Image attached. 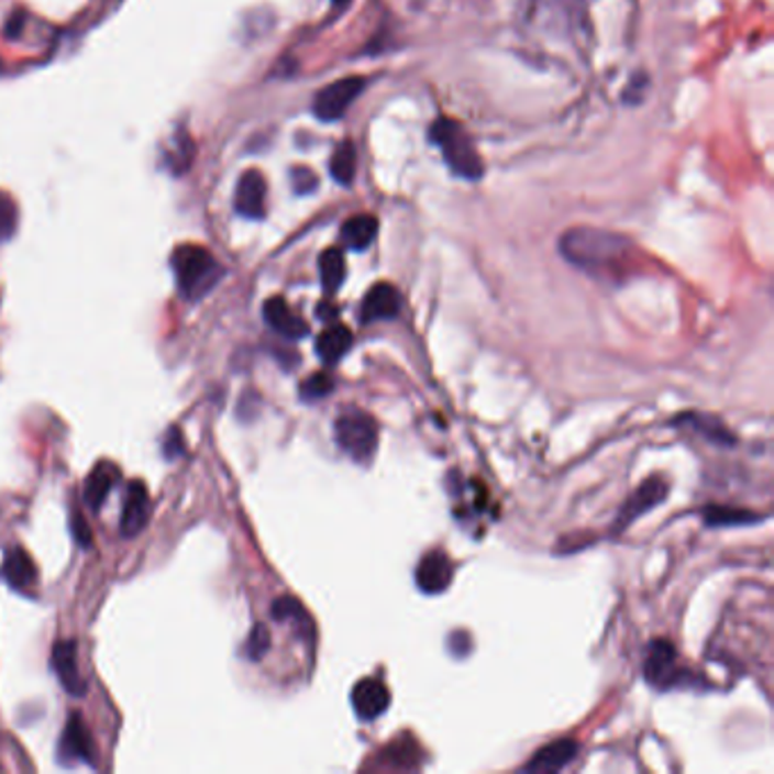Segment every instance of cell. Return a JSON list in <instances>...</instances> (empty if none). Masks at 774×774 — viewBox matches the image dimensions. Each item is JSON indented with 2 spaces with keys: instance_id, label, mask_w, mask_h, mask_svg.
Instances as JSON below:
<instances>
[{
  "instance_id": "obj_1",
  "label": "cell",
  "mask_w": 774,
  "mask_h": 774,
  "mask_svg": "<svg viewBox=\"0 0 774 774\" xmlns=\"http://www.w3.org/2000/svg\"><path fill=\"white\" fill-rule=\"evenodd\" d=\"M559 251L571 264L584 270H600L618 262L629 251V241L607 230L573 228L561 236Z\"/></svg>"
},
{
  "instance_id": "obj_2",
  "label": "cell",
  "mask_w": 774,
  "mask_h": 774,
  "mask_svg": "<svg viewBox=\"0 0 774 774\" xmlns=\"http://www.w3.org/2000/svg\"><path fill=\"white\" fill-rule=\"evenodd\" d=\"M170 266L175 273V281H178V289L187 300L204 298L217 287V281L223 275L221 264L211 257L209 251L200 248V245H180V248L173 253Z\"/></svg>"
},
{
  "instance_id": "obj_3",
  "label": "cell",
  "mask_w": 774,
  "mask_h": 774,
  "mask_svg": "<svg viewBox=\"0 0 774 774\" xmlns=\"http://www.w3.org/2000/svg\"><path fill=\"white\" fill-rule=\"evenodd\" d=\"M430 139L441 148L447 166L454 175L466 180H479L484 175V162L473 144L468 132L452 119H439L430 128Z\"/></svg>"
},
{
  "instance_id": "obj_4",
  "label": "cell",
  "mask_w": 774,
  "mask_h": 774,
  "mask_svg": "<svg viewBox=\"0 0 774 774\" xmlns=\"http://www.w3.org/2000/svg\"><path fill=\"white\" fill-rule=\"evenodd\" d=\"M377 422L362 409H347L334 420V441L352 462L371 464L377 450Z\"/></svg>"
},
{
  "instance_id": "obj_5",
  "label": "cell",
  "mask_w": 774,
  "mask_h": 774,
  "mask_svg": "<svg viewBox=\"0 0 774 774\" xmlns=\"http://www.w3.org/2000/svg\"><path fill=\"white\" fill-rule=\"evenodd\" d=\"M364 87H366V80L357 76L332 82L330 87L316 93L313 114L321 121H339L347 112L350 104L360 98Z\"/></svg>"
},
{
  "instance_id": "obj_6",
  "label": "cell",
  "mask_w": 774,
  "mask_h": 774,
  "mask_svg": "<svg viewBox=\"0 0 774 774\" xmlns=\"http://www.w3.org/2000/svg\"><path fill=\"white\" fill-rule=\"evenodd\" d=\"M665 496H667V484L663 479H659V477L645 479L637 490L631 493L629 500L620 509L618 520H616V532L624 530L627 524H631L633 520L641 518L643 513H648L654 507H659L665 500Z\"/></svg>"
},
{
  "instance_id": "obj_7",
  "label": "cell",
  "mask_w": 774,
  "mask_h": 774,
  "mask_svg": "<svg viewBox=\"0 0 774 774\" xmlns=\"http://www.w3.org/2000/svg\"><path fill=\"white\" fill-rule=\"evenodd\" d=\"M151 516V496L144 482L134 479L128 490H125V502L121 511V537L134 539L136 534L144 532V527L148 524Z\"/></svg>"
},
{
  "instance_id": "obj_8",
  "label": "cell",
  "mask_w": 774,
  "mask_h": 774,
  "mask_svg": "<svg viewBox=\"0 0 774 774\" xmlns=\"http://www.w3.org/2000/svg\"><path fill=\"white\" fill-rule=\"evenodd\" d=\"M679 667H677V652L673 643L654 641L645 654V679L654 688H671L677 682Z\"/></svg>"
},
{
  "instance_id": "obj_9",
  "label": "cell",
  "mask_w": 774,
  "mask_h": 774,
  "mask_svg": "<svg viewBox=\"0 0 774 774\" xmlns=\"http://www.w3.org/2000/svg\"><path fill=\"white\" fill-rule=\"evenodd\" d=\"M454 577V566L445 552L432 550L428 554H422L418 568H416V584L422 593L428 595H439L443 593Z\"/></svg>"
},
{
  "instance_id": "obj_10",
  "label": "cell",
  "mask_w": 774,
  "mask_h": 774,
  "mask_svg": "<svg viewBox=\"0 0 774 774\" xmlns=\"http://www.w3.org/2000/svg\"><path fill=\"white\" fill-rule=\"evenodd\" d=\"M352 709H355L360 720H377L382 714H386L391 704V695L389 688H386L379 679L375 677H366L362 679L355 688H352Z\"/></svg>"
},
{
  "instance_id": "obj_11",
  "label": "cell",
  "mask_w": 774,
  "mask_h": 774,
  "mask_svg": "<svg viewBox=\"0 0 774 774\" xmlns=\"http://www.w3.org/2000/svg\"><path fill=\"white\" fill-rule=\"evenodd\" d=\"M234 207L245 219H264L266 214V180L259 170H245L234 194Z\"/></svg>"
},
{
  "instance_id": "obj_12",
  "label": "cell",
  "mask_w": 774,
  "mask_h": 774,
  "mask_svg": "<svg viewBox=\"0 0 774 774\" xmlns=\"http://www.w3.org/2000/svg\"><path fill=\"white\" fill-rule=\"evenodd\" d=\"M402 307V298L400 291L389 285V281H379L375 285L362 305V323H377V321H394L396 316L400 313Z\"/></svg>"
},
{
  "instance_id": "obj_13",
  "label": "cell",
  "mask_w": 774,
  "mask_h": 774,
  "mask_svg": "<svg viewBox=\"0 0 774 774\" xmlns=\"http://www.w3.org/2000/svg\"><path fill=\"white\" fill-rule=\"evenodd\" d=\"M264 319L270 330H275L279 336L298 341L309 334L307 323L300 319L298 313L287 305L285 298H270L264 305Z\"/></svg>"
},
{
  "instance_id": "obj_14",
  "label": "cell",
  "mask_w": 774,
  "mask_h": 774,
  "mask_svg": "<svg viewBox=\"0 0 774 774\" xmlns=\"http://www.w3.org/2000/svg\"><path fill=\"white\" fill-rule=\"evenodd\" d=\"M53 671L70 695H82L85 682L78 673V645L76 641H57L53 648Z\"/></svg>"
},
{
  "instance_id": "obj_15",
  "label": "cell",
  "mask_w": 774,
  "mask_h": 774,
  "mask_svg": "<svg viewBox=\"0 0 774 774\" xmlns=\"http://www.w3.org/2000/svg\"><path fill=\"white\" fill-rule=\"evenodd\" d=\"M577 752H579V745L575 741H571V738H561V741H554V743L541 748L530 759V763H524L522 770L524 772H559L575 761Z\"/></svg>"
},
{
  "instance_id": "obj_16",
  "label": "cell",
  "mask_w": 774,
  "mask_h": 774,
  "mask_svg": "<svg viewBox=\"0 0 774 774\" xmlns=\"http://www.w3.org/2000/svg\"><path fill=\"white\" fill-rule=\"evenodd\" d=\"M59 754H62V759L82 761V763H89V765L93 763L91 736H89V729L85 727L80 716H70L68 718V725H66L64 736H62Z\"/></svg>"
},
{
  "instance_id": "obj_17",
  "label": "cell",
  "mask_w": 774,
  "mask_h": 774,
  "mask_svg": "<svg viewBox=\"0 0 774 774\" xmlns=\"http://www.w3.org/2000/svg\"><path fill=\"white\" fill-rule=\"evenodd\" d=\"M121 473L114 464L110 462H100L87 477L85 482V502L98 511L102 507V502L108 500V496L112 493V488L119 484Z\"/></svg>"
},
{
  "instance_id": "obj_18",
  "label": "cell",
  "mask_w": 774,
  "mask_h": 774,
  "mask_svg": "<svg viewBox=\"0 0 774 774\" xmlns=\"http://www.w3.org/2000/svg\"><path fill=\"white\" fill-rule=\"evenodd\" d=\"M0 577H3L14 590H27L34 582H37V568H34V563L25 550L12 548L5 552Z\"/></svg>"
},
{
  "instance_id": "obj_19",
  "label": "cell",
  "mask_w": 774,
  "mask_h": 774,
  "mask_svg": "<svg viewBox=\"0 0 774 774\" xmlns=\"http://www.w3.org/2000/svg\"><path fill=\"white\" fill-rule=\"evenodd\" d=\"M350 347H352V332L345 325H332L316 339V355H319L325 364H336Z\"/></svg>"
},
{
  "instance_id": "obj_20",
  "label": "cell",
  "mask_w": 774,
  "mask_h": 774,
  "mask_svg": "<svg viewBox=\"0 0 774 774\" xmlns=\"http://www.w3.org/2000/svg\"><path fill=\"white\" fill-rule=\"evenodd\" d=\"M377 228L379 225L375 217H368V214L352 217L341 228V239L350 251H366L377 236Z\"/></svg>"
},
{
  "instance_id": "obj_21",
  "label": "cell",
  "mask_w": 774,
  "mask_h": 774,
  "mask_svg": "<svg viewBox=\"0 0 774 774\" xmlns=\"http://www.w3.org/2000/svg\"><path fill=\"white\" fill-rule=\"evenodd\" d=\"M319 268H321V281L323 289L328 294H334L341 289L343 279H345V257L339 248H328L321 259H319Z\"/></svg>"
},
{
  "instance_id": "obj_22",
  "label": "cell",
  "mask_w": 774,
  "mask_h": 774,
  "mask_svg": "<svg viewBox=\"0 0 774 774\" xmlns=\"http://www.w3.org/2000/svg\"><path fill=\"white\" fill-rule=\"evenodd\" d=\"M355 170H357V153L355 148H352V144H343L336 148V153L332 155V162H330V173H332V178L347 187L352 185V180H355Z\"/></svg>"
},
{
  "instance_id": "obj_23",
  "label": "cell",
  "mask_w": 774,
  "mask_h": 774,
  "mask_svg": "<svg viewBox=\"0 0 774 774\" xmlns=\"http://www.w3.org/2000/svg\"><path fill=\"white\" fill-rule=\"evenodd\" d=\"M704 520L709 527H736V524H752L759 522V516L743 509H729V507H709L704 511Z\"/></svg>"
},
{
  "instance_id": "obj_24",
  "label": "cell",
  "mask_w": 774,
  "mask_h": 774,
  "mask_svg": "<svg viewBox=\"0 0 774 774\" xmlns=\"http://www.w3.org/2000/svg\"><path fill=\"white\" fill-rule=\"evenodd\" d=\"M682 422H690V425L695 428V432L704 434V436L716 441V443H731V441H733V436L727 432V428L722 425L720 420H716V418L695 416V413H693V416L682 418Z\"/></svg>"
},
{
  "instance_id": "obj_25",
  "label": "cell",
  "mask_w": 774,
  "mask_h": 774,
  "mask_svg": "<svg viewBox=\"0 0 774 774\" xmlns=\"http://www.w3.org/2000/svg\"><path fill=\"white\" fill-rule=\"evenodd\" d=\"M334 389V382L328 373H313L309 379L302 382L300 386V396L305 400H321L325 396H330V391Z\"/></svg>"
},
{
  "instance_id": "obj_26",
  "label": "cell",
  "mask_w": 774,
  "mask_h": 774,
  "mask_svg": "<svg viewBox=\"0 0 774 774\" xmlns=\"http://www.w3.org/2000/svg\"><path fill=\"white\" fill-rule=\"evenodd\" d=\"M16 221H19V211L14 200L0 191V243L8 241L14 232H16Z\"/></svg>"
},
{
  "instance_id": "obj_27",
  "label": "cell",
  "mask_w": 774,
  "mask_h": 774,
  "mask_svg": "<svg viewBox=\"0 0 774 774\" xmlns=\"http://www.w3.org/2000/svg\"><path fill=\"white\" fill-rule=\"evenodd\" d=\"M273 618L279 620V622H285V620H302L307 618L302 605L298 600H294V597L285 595V597H277V600L273 602Z\"/></svg>"
},
{
  "instance_id": "obj_28",
  "label": "cell",
  "mask_w": 774,
  "mask_h": 774,
  "mask_svg": "<svg viewBox=\"0 0 774 774\" xmlns=\"http://www.w3.org/2000/svg\"><path fill=\"white\" fill-rule=\"evenodd\" d=\"M270 648V633L264 624H257L251 633V639H248V656L253 661H259Z\"/></svg>"
},
{
  "instance_id": "obj_29",
  "label": "cell",
  "mask_w": 774,
  "mask_h": 774,
  "mask_svg": "<svg viewBox=\"0 0 774 774\" xmlns=\"http://www.w3.org/2000/svg\"><path fill=\"white\" fill-rule=\"evenodd\" d=\"M291 183H294V189L298 194H309V191L316 189V183H319V180H316V175L309 168L298 166V168L291 170Z\"/></svg>"
},
{
  "instance_id": "obj_30",
  "label": "cell",
  "mask_w": 774,
  "mask_h": 774,
  "mask_svg": "<svg viewBox=\"0 0 774 774\" xmlns=\"http://www.w3.org/2000/svg\"><path fill=\"white\" fill-rule=\"evenodd\" d=\"M70 532H74L76 541H78L82 548H89V545H91V530H89L85 518H82L80 513L70 516Z\"/></svg>"
},
{
  "instance_id": "obj_31",
  "label": "cell",
  "mask_w": 774,
  "mask_h": 774,
  "mask_svg": "<svg viewBox=\"0 0 774 774\" xmlns=\"http://www.w3.org/2000/svg\"><path fill=\"white\" fill-rule=\"evenodd\" d=\"M185 452V441L180 436L178 430H170V434L164 441V456L166 460H175V456H180Z\"/></svg>"
},
{
  "instance_id": "obj_32",
  "label": "cell",
  "mask_w": 774,
  "mask_h": 774,
  "mask_svg": "<svg viewBox=\"0 0 774 774\" xmlns=\"http://www.w3.org/2000/svg\"><path fill=\"white\" fill-rule=\"evenodd\" d=\"M332 3L334 5H343V3H347V0H332Z\"/></svg>"
}]
</instances>
